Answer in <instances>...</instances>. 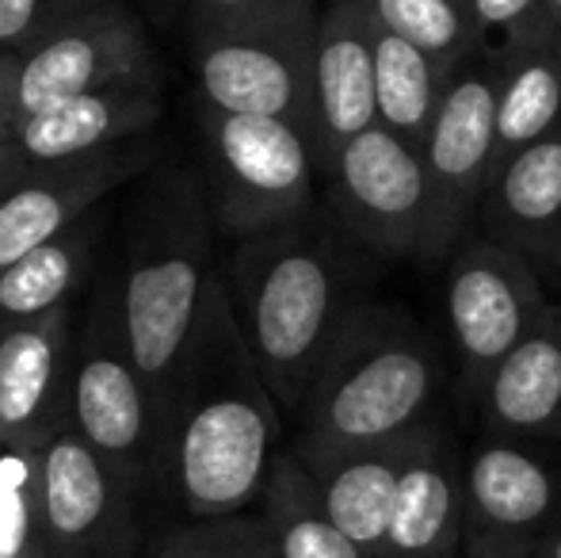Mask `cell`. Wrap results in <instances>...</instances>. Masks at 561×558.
Wrapping results in <instances>:
<instances>
[{
	"mask_svg": "<svg viewBox=\"0 0 561 558\" xmlns=\"http://www.w3.org/2000/svg\"><path fill=\"white\" fill-rule=\"evenodd\" d=\"M496 100H501V54H473L447 81L436 123L424 141L432 187H436L439 253H450L478 223L481 195L496 169Z\"/></svg>",
	"mask_w": 561,
	"mask_h": 558,
	"instance_id": "cell-11",
	"label": "cell"
},
{
	"mask_svg": "<svg viewBox=\"0 0 561 558\" xmlns=\"http://www.w3.org/2000/svg\"><path fill=\"white\" fill-rule=\"evenodd\" d=\"M370 257L321 207L229 246L226 291L283 418L295 421L336 337L367 303Z\"/></svg>",
	"mask_w": 561,
	"mask_h": 558,
	"instance_id": "cell-2",
	"label": "cell"
},
{
	"mask_svg": "<svg viewBox=\"0 0 561 558\" xmlns=\"http://www.w3.org/2000/svg\"><path fill=\"white\" fill-rule=\"evenodd\" d=\"M81 306L0 326V447L43 452L69 424V364Z\"/></svg>",
	"mask_w": 561,
	"mask_h": 558,
	"instance_id": "cell-14",
	"label": "cell"
},
{
	"mask_svg": "<svg viewBox=\"0 0 561 558\" xmlns=\"http://www.w3.org/2000/svg\"><path fill=\"white\" fill-rule=\"evenodd\" d=\"M444 356L428 329L393 303H363L295 413L290 452L310 470L398 444L436 424Z\"/></svg>",
	"mask_w": 561,
	"mask_h": 558,
	"instance_id": "cell-3",
	"label": "cell"
},
{
	"mask_svg": "<svg viewBox=\"0 0 561 558\" xmlns=\"http://www.w3.org/2000/svg\"><path fill=\"white\" fill-rule=\"evenodd\" d=\"M478 230L524 257L539 276L561 272V123L496 164L481 195Z\"/></svg>",
	"mask_w": 561,
	"mask_h": 558,
	"instance_id": "cell-18",
	"label": "cell"
},
{
	"mask_svg": "<svg viewBox=\"0 0 561 558\" xmlns=\"http://www.w3.org/2000/svg\"><path fill=\"white\" fill-rule=\"evenodd\" d=\"M539 558H561V532H554V536H550L547 544H542Z\"/></svg>",
	"mask_w": 561,
	"mask_h": 558,
	"instance_id": "cell-35",
	"label": "cell"
},
{
	"mask_svg": "<svg viewBox=\"0 0 561 558\" xmlns=\"http://www.w3.org/2000/svg\"><path fill=\"white\" fill-rule=\"evenodd\" d=\"M558 505V478L531 452L489 440L466 463V524L470 558H524Z\"/></svg>",
	"mask_w": 561,
	"mask_h": 558,
	"instance_id": "cell-16",
	"label": "cell"
},
{
	"mask_svg": "<svg viewBox=\"0 0 561 558\" xmlns=\"http://www.w3.org/2000/svg\"><path fill=\"white\" fill-rule=\"evenodd\" d=\"M561 123V54L554 43L501 54L496 164L535 146ZM496 172V169H493Z\"/></svg>",
	"mask_w": 561,
	"mask_h": 558,
	"instance_id": "cell-24",
	"label": "cell"
},
{
	"mask_svg": "<svg viewBox=\"0 0 561 558\" xmlns=\"http://www.w3.org/2000/svg\"><path fill=\"white\" fill-rule=\"evenodd\" d=\"M264 516L279 558H370L333 524L321 486L295 452H283L264 490Z\"/></svg>",
	"mask_w": 561,
	"mask_h": 558,
	"instance_id": "cell-23",
	"label": "cell"
},
{
	"mask_svg": "<svg viewBox=\"0 0 561 558\" xmlns=\"http://www.w3.org/2000/svg\"><path fill=\"white\" fill-rule=\"evenodd\" d=\"M329 210L378 261L444 257L424 153L378 123L340 149L329 172Z\"/></svg>",
	"mask_w": 561,
	"mask_h": 558,
	"instance_id": "cell-8",
	"label": "cell"
},
{
	"mask_svg": "<svg viewBox=\"0 0 561 558\" xmlns=\"http://www.w3.org/2000/svg\"><path fill=\"white\" fill-rule=\"evenodd\" d=\"M542 15H547L550 31H554V38L561 35V0H542Z\"/></svg>",
	"mask_w": 561,
	"mask_h": 558,
	"instance_id": "cell-34",
	"label": "cell"
},
{
	"mask_svg": "<svg viewBox=\"0 0 561 558\" xmlns=\"http://www.w3.org/2000/svg\"><path fill=\"white\" fill-rule=\"evenodd\" d=\"M0 558H46L38 452L27 447H0Z\"/></svg>",
	"mask_w": 561,
	"mask_h": 558,
	"instance_id": "cell-27",
	"label": "cell"
},
{
	"mask_svg": "<svg viewBox=\"0 0 561 558\" xmlns=\"http://www.w3.org/2000/svg\"><path fill=\"white\" fill-rule=\"evenodd\" d=\"M146 69H157L146 27L126 0H107L61 27L50 43L20 54V84H15L20 123Z\"/></svg>",
	"mask_w": 561,
	"mask_h": 558,
	"instance_id": "cell-13",
	"label": "cell"
},
{
	"mask_svg": "<svg viewBox=\"0 0 561 558\" xmlns=\"http://www.w3.org/2000/svg\"><path fill=\"white\" fill-rule=\"evenodd\" d=\"M100 249V223L84 218L61 238L31 249L15 264L0 272V326L31 321L73 306L81 287L92 280V261Z\"/></svg>",
	"mask_w": 561,
	"mask_h": 558,
	"instance_id": "cell-22",
	"label": "cell"
},
{
	"mask_svg": "<svg viewBox=\"0 0 561 558\" xmlns=\"http://www.w3.org/2000/svg\"><path fill=\"white\" fill-rule=\"evenodd\" d=\"M444 261L447 333L455 344L458 372L478 398L489 375L539 326L550 303L542 295L539 272L481 230L466 234Z\"/></svg>",
	"mask_w": 561,
	"mask_h": 558,
	"instance_id": "cell-9",
	"label": "cell"
},
{
	"mask_svg": "<svg viewBox=\"0 0 561 558\" xmlns=\"http://www.w3.org/2000/svg\"><path fill=\"white\" fill-rule=\"evenodd\" d=\"M318 0H272L226 15H187V61L199 104L287 119L313 146Z\"/></svg>",
	"mask_w": 561,
	"mask_h": 558,
	"instance_id": "cell-5",
	"label": "cell"
},
{
	"mask_svg": "<svg viewBox=\"0 0 561 558\" xmlns=\"http://www.w3.org/2000/svg\"><path fill=\"white\" fill-rule=\"evenodd\" d=\"M466 524V463H458L444 429L413 440L398 482L386 558H447Z\"/></svg>",
	"mask_w": 561,
	"mask_h": 558,
	"instance_id": "cell-19",
	"label": "cell"
},
{
	"mask_svg": "<svg viewBox=\"0 0 561 558\" xmlns=\"http://www.w3.org/2000/svg\"><path fill=\"white\" fill-rule=\"evenodd\" d=\"M215 234L195 164L161 169L126 223L123 257L115 264L118 303L130 352L161 406V424L215 283Z\"/></svg>",
	"mask_w": 561,
	"mask_h": 558,
	"instance_id": "cell-4",
	"label": "cell"
},
{
	"mask_svg": "<svg viewBox=\"0 0 561 558\" xmlns=\"http://www.w3.org/2000/svg\"><path fill=\"white\" fill-rule=\"evenodd\" d=\"M370 8L378 27L424 50L447 77L481 54L485 43L470 0H370Z\"/></svg>",
	"mask_w": 561,
	"mask_h": 558,
	"instance_id": "cell-26",
	"label": "cell"
},
{
	"mask_svg": "<svg viewBox=\"0 0 561 558\" xmlns=\"http://www.w3.org/2000/svg\"><path fill=\"white\" fill-rule=\"evenodd\" d=\"M157 558H279L264 521L215 516L164 539Z\"/></svg>",
	"mask_w": 561,
	"mask_h": 558,
	"instance_id": "cell-28",
	"label": "cell"
},
{
	"mask_svg": "<svg viewBox=\"0 0 561 558\" xmlns=\"http://www.w3.org/2000/svg\"><path fill=\"white\" fill-rule=\"evenodd\" d=\"M416 436L367 447V452L344 455V459L329 463L321 470H310L318 478L321 501H325L333 524L370 558H386L393 505H398V482Z\"/></svg>",
	"mask_w": 561,
	"mask_h": 558,
	"instance_id": "cell-21",
	"label": "cell"
},
{
	"mask_svg": "<svg viewBox=\"0 0 561 558\" xmlns=\"http://www.w3.org/2000/svg\"><path fill=\"white\" fill-rule=\"evenodd\" d=\"M31 169V157L23 153L20 141H0V200H4V192L15 184V180L23 176V172Z\"/></svg>",
	"mask_w": 561,
	"mask_h": 558,
	"instance_id": "cell-32",
	"label": "cell"
},
{
	"mask_svg": "<svg viewBox=\"0 0 561 558\" xmlns=\"http://www.w3.org/2000/svg\"><path fill=\"white\" fill-rule=\"evenodd\" d=\"M283 452V410L244 341L222 272H215L164 406L161 493L195 521L237 516L264 498Z\"/></svg>",
	"mask_w": 561,
	"mask_h": 558,
	"instance_id": "cell-1",
	"label": "cell"
},
{
	"mask_svg": "<svg viewBox=\"0 0 561 558\" xmlns=\"http://www.w3.org/2000/svg\"><path fill=\"white\" fill-rule=\"evenodd\" d=\"M450 77L413 43L378 27L375 43V104L378 127L405 138L424 153V141L436 123L439 100L447 92Z\"/></svg>",
	"mask_w": 561,
	"mask_h": 558,
	"instance_id": "cell-25",
	"label": "cell"
},
{
	"mask_svg": "<svg viewBox=\"0 0 561 558\" xmlns=\"http://www.w3.org/2000/svg\"><path fill=\"white\" fill-rule=\"evenodd\" d=\"M554 46H558V54H561V35H558V38H554Z\"/></svg>",
	"mask_w": 561,
	"mask_h": 558,
	"instance_id": "cell-36",
	"label": "cell"
},
{
	"mask_svg": "<svg viewBox=\"0 0 561 558\" xmlns=\"http://www.w3.org/2000/svg\"><path fill=\"white\" fill-rule=\"evenodd\" d=\"M378 20L370 0H329L313 43V157L329 176L355 135L378 123L375 104Z\"/></svg>",
	"mask_w": 561,
	"mask_h": 558,
	"instance_id": "cell-15",
	"label": "cell"
},
{
	"mask_svg": "<svg viewBox=\"0 0 561 558\" xmlns=\"http://www.w3.org/2000/svg\"><path fill=\"white\" fill-rule=\"evenodd\" d=\"M153 138H134L126 146L66 161H31L0 200V272L27 257L31 249L61 238L96 210L100 200L157 164Z\"/></svg>",
	"mask_w": 561,
	"mask_h": 558,
	"instance_id": "cell-12",
	"label": "cell"
},
{
	"mask_svg": "<svg viewBox=\"0 0 561 558\" xmlns=\"http://www.w3.org/2000/svg\"><path fill=\"white\" fill-rule=\"evenodd\" d=\"M470 12L478 20L481 35H501L504 50H524V46L554 43L547 15H542V0H470Z\"/></svg>",
	"mask_w": 561,
	"mask_h": 558,
	"instance_id": "cell-30",
	"label": "cell"
},
{
	"mask_svg": "<svg viewBox=\"0 0 561 558\" xmlns=\"http://www.w3.org/2000/svg\"><path fill=\"white\" fill-rule=\"evenodd\" d=\"M164 115L161 73L118 77V81L54 104L15 127V141L31 161H66V157H89L104 149L126 146L134 138H149Z\"/></svg>",
	"mask_w": 561,
	"mask_h": 558,
	"instance_id": "cell-17",
	"label": "cell"
},
{
	"mask_svg": "<svg viewBox=\"0 0 561 558\" xmlns=\"http://www.w3.org/2000/svg\"><path fill=\"white\" fill-rule=\"evenodd\" d=\"M107 0H0V50L31 54Z\"/></svg>",
	"mask_w": 561,
	"mask_h": 558,
	"instance_id": "cell-29",
	"label": "cell"
},
{
	"mask_svg": "<svg viewBox=\"0 0 561 558\" xmlns=\"http://www.w3.org/2000/svg\"><path fill=\"white\" fill-rule=\"evenodd\" d=\"M15 84H20V54H4V50H0V141H12L15 127H20Z\"/></svg>",
	"mask_w": 561,
	"mask_h": 558,
	"instance_id": "cell-31",
	"label": "cell"
},
{
	"mask_svg": "<svg viewBox=\"0 0 561 558\" xmlns=\"http://www.w3.org/2000/svg\"><path fill=\"white\" fill-rule=\"evenodd\" d=\"M272 4V0H187V15H226V12H244V8Z\"/></svg>",
	"mask_w": 561,
	"mask_h": 558,
	"instance_id": "cell-33",
	"label": "cell"
},
{
	"mask_svg": "<svg viewBox=\"0 0 561 558\" xmlns=\"http://www.w3.org/2000/svg\"><path fill=\"white\" fill-rule=\"evenodd\" d=\"M485 421L504 436H561V310L542 321L501 360L478 395Z\"/></svg>",
	"mask_w": 561,
	"mask_h": 558,
	"instance_id": "cell-20",
	"label": "cell"
},
{
	"mask_svg": "<svg viewBox=\"0 0 561 558\" xmlns=\"http://www.w3.org/2000/svg\"><path fill=\"white\" fill-rule=\"evenodd\" d=\"M199 176L215 230L233 241L256 238L318 207V157L295 123L233 115L199 104Z\"/></svg>",
	"mask_w": 561,
	"mask_h": 558,
	"instance_id": "cell-7",
	"label": "cell"
},
{
	"mask_svg": "<svg viewBox=\"0 0 561 558\" xmlns=\"http://www.w3.org/2000/svg\"><path fill=\"white\" fill-rule=\"evenodd\" d=\"M141 493L73 429L38 452V516L46 558H134Z\"/></svg>",
	"mask_w": 561,
	"mask_h": 558,
	"instance_id": "cell-10",
	"label": "cell"
},
{
	"mask_svg": "<svg viewBox=\"0 0 561 558\" xmlns=\"http://www.w3.org/2000/svg\"><path fill=\"white\" fill-rule=\"evenodd\" d=\"M69 424L138 493H161L164 424L153 387L130 352L118 303V272L96 276L77 314L69 364Z\"/></svg>",
	"mask_w": 561,
	"mask_h": 558,
	"instance_id": "cell-6",
	"label": "cell"
}]
</instances>
